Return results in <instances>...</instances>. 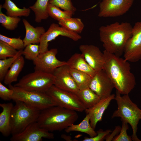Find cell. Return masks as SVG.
Instances as JSON below:
<instances>
[{
	"label": "cell",
	"instance_id": "cell-1",
	"mask_svg": "<svg viewBox=\"0 0 141 141\" xmlns=\"http://www.w3.org/2000/svg\"><path fill=\"white\" fill-rule=\"evenodd\" d=\"M104 69L121 95L129 94L136 84L135 76L131 71L130 65L123 58L104 50Z\"/></svg>",
	"mask_w": 141,
	"mask_h": 141
},
{
	"label": "cell",
	"instance_id": "cell-2",
	"mask_svg": "<svg viewBox=\"0 0 141 141\" xmlns=\"http://www.w3.org/2000/svg\"><path fill=\"white\" fill-rule=\"evenodd\" d=\"M133 27L127 22H116L99 28L100 40L105 50L120 57L132 35Z\"/></svg>",
	"mask_w": 141,
	"mask_h": 141
},
{
	"label": "cell",
	"instance_id": "cell-3",
	"mask_svg": "<svg viewBox=\"0 0 141 141\" xmlns=\"http://www.w3.org/2000/svg\"><path fill=\"white\" fill-rule=\"evenodd\" d=\"M78 117L77 111L55 105L41 110L37 122L49 132L61 131L74 124Z\"/></svg>",
	"mask_w": 141,
	"mask_h": 141
},
{
	"label": "cell",
	"instance_id": "cell-4",
	"mask_svg": "<svg viewBox=\"0 0 141 141\" xmlns=\"http://www.w3.org/2000/svg\"><path fill=\"white\" fill-rule=\"evenodd\" d=\"M114 99L117 103L118 108L114 112L111 118L120 117L121 121L129 124L132 130V141H141L137 134L138 125L141 120V109L132 101L128 94L121 96L116 90Z\"/></svg>",
	"mask_w": 141,
	"mask_h": 141
},
{
	"label": "cell",
	"instance_id": "cell-5",
	"mask_svg": "<svg viewBox=\"0 0 141 141\" xmlns=\"http://www.w3.org/2000/svg\"><path fill=\"white\" fill-rule=\"evenodd\" d=\"M15 101L11 114L12 135L21 132L30 124L37 121L41 111L22 101Z\"/></svg>",
	"mask_w": 141,
	"mask_h": 141
},
{
	"label": "cell",
	"instance_id": "cell-6",
	"mask_svg": "<svg viewBox=\"0 0 141 141\" xmlns=\"http://www.w3.org/2000/svg\"><path fill=\"white\" fill-rule=\"evenodd\" d=\"M9 88L14 91L12 100L22 101L27 104L42 110L57 104L46 93L26 90L11 84Z\"/></svg>",
	"mask_w": 141,
	"mask_h": 141
},
{
	"label": "cell",
	"instance_id": "cell-7",
	"mask_svg": "<svg viewBox=\"0 0 141 141\" xmlns=\"http://www.w3.org/2000/svg\"><path fill=\"white\" fill-rule=\"evenodd\" d=\"M55 81L53 74L34 70L23 76L14 85L27 90L45 93Z\"/></svg>",
	"mask_w": 141,
	"mask_h": 141
},
{
	"label": "cell",
	"instance_id": "cell-8",
	"mask_svg": "<svg viewBox=\"0 0 141 141\" xmlns=\"http://www.w3.org/2000/svg\"><path fill=\"white\" fill-rule=\"evenodd\" d=\"M45 93L53 99L57 106L78 112H83L86 109L76 94L61 89L54 85Z\"/></svg>",
	"mask_w": 141,
	"mask_h": 141
},
{
	"label": "cell",
	"instance_id": "cell-9",
	"mask_svg": "<svg viewBox=\"0 0 141 141\" xmlns=\"http://www.w3.org/2000/svg\"><path fill=\"white\" fill-rule=\"evenodd\" d=\"M134 0H102L99 4L98 16L100 17L120 16L127 13Z\"/></svg>",
	"mask_w": 141,
	"mask_h": 141
},
{
	"label": "cell",
	"instance_id": "cell-10",
	"mask_svg": "<svg viewBox=\"0 0 141 141\" xmlns=\"http://www.w3.org/2000/svg\"><path fill=\"white\" fill-rule=\"evenodd\" d=\"M124 56L128 62H136L141 60V21L133 27L132 35L126 44Z\"/></svg>",
	"mask_w": 141,
	"mask_h": 141
},
{
	"label": "cell",
	"instance_id": "cell-11",
	"mask_svg": "<svg viewBox=\"0 0 141 141\" xmlns=\"http://www.w3.org/2000/svg\"><path fill=\"white\" fill-rule=\"evenodd\" d=\"M57 49L53 48L40 53L33 61L34 70L52 74L57 68L67 64V62L61 61L57 58Z\"/></svg>",
	"mask_w": 141,
	"mask_h": 141
},
{
	"label": "cell",
	"instance_id": "cell-12",
	"mask_svg": "<svg viewBox=\"0 0 141 141\" xmlns=\"http://www.w3.org/2000/svg\"><path fill=\"white\" fill-rule=\"evenodd\" d=\"M62 36L77 41L81 38L78 34L70 31L55 23L51 24L48 30L42 36L39 43L40 53L48 50L49 43L57 37Z\"/></svg>",
	"mask_w": 141,
	"mask_h": 141
},
{
	"label": "cell",
	"instance_id": "cell-13",
	"mask_svg": "<svg viewBox=\"0 0 141 141\" xmlns=\"http://www.w3.org/2000/svg\"><path fill=\"white\" fill-rule=\"evenodd\" d=\"M54 134L41 128L37 121L30 124L21 132L12 135L11 141H41L43 138L52 139Z\"/></svg>",
	"mask_w": 141,
	"mask_h": 141
},
{
	"label": "cell",
	"instance_id": "cell-14",
	"mask_svg": "<svg viewBox=\"0 0 141 141\" xmlns=\"http://www.w3.org/2000/svg\"><path fill=\"white\" fill-rule=\"evenodd\" d=\"M89 87L101 99L110 96L115 88L113 83L103 69L96 72L92 78Z\"/></svg>",
	"mask_w": 141,
	"mask_h": 141
},
{
	"label": "cell",
	"instance_id": "cell-15",
	"mask_svg": "<svg viewBox=\"0 0 141 141\" xmlns=\"http://www.w3.org/2000/svg\"><path fill=\"white\" fill-rule=\"evenodd\" d=\"M55 77L54 85L57 87L76 94L79 90L67 64L56 68L52 74Z\"/></svg>",
	"mask_w": 141,
	"mask_h": 141
},
{
	"label": "cell",
	"instance_id": "cell-16",
	"mask_svg": "<svg viewBox=\"0 0 141 141\" xmlns=\"http://www.w3.org/2000/svg\"><path fill=\"white\" fill-rule=\"evenodd\" d=\"M79 49L86 61L95 70L103 69L104 54L98 47L92 45H81Z\"/></svg>",
	"mask_w": 141,
	"mask_h": 141
},
{
	"label": "cell",
	"instance_id": "cell-17",
	"mask_svg": "<svg viewBox=\"0 0 141 141\" xmlns=\"http://www.w3.org/2000/svg\"><path fill=\"white\" fill-rule=\"evenodd\" d=\"M115 96V95L112 94L108 97L101 98L93 107L85 109L86 114L89 115L91 125L95 130L97 123L102 120L103 114L111 102L114 99Z\"/></svg>",
	"mask_w": 141,
	"mask_h": 141
},
{
	"label": "cell",
	"instance_id": "cell-18",
	"mask_svg": "<svg viewBox=\"0 0 141 141\" xmlns=\"http://www.w3.org/2000/svg\"><path fill=\"white\" fill-rule=\"evenodd\" d=\"M22 22L25 28L26 34L23 39L25 47L30 44H39L41 38L46 32L42 26L34 27L26 19H24Z\"/></svg>",
	"mask_w": 141,
	"mask_h": 141
},
{
	"label": "cell",
	"instance_id": "cell-19",
	"mask_svg": "<svg viewBox=\"0 0 141 141\" xmlns=\"http://www.w3.org/2000/svg\"><path fill=\"white\" fill-rule=\"evenodd\" d=\"M67 62L69 68L85 73L92 77L96 72L86 61L81 53L74 54Z\"/></svg>",
	"mask_w": 141,
	"mask_h": 141
},
{
	"label": "cell",
	"instance_id": "cell-20",
	"mask_svg": "<svg viewBox=\"0 0 141 141\" xmlns=\"http://www.w3.org/2000/svg\"><path fill=\"white\" fill-rule=\"evenodd\" d=\"M13 105L11 102L0 104L2 109L0 114V132L5 137L11 134V114Z\"/></svg>",
	"mask_w": 141,
	"mask_h": 141
},
{
	"label": "cell",
	"instance_id": "cell-21",
	"mask_svg": "<svg viewBox=\"0 0 141 141\" xmlns=\"http://www.w3.org/2000/svg\"><path fill=\"white\" fill-rule=\"evenodd\" d=\"M25 60L22 55L18 57L10 67L5 75L3 81L7 85H9L16 81L18 77L23 68Z\"/></svg>",
	"mask_w": 141,
	"mask_h": 141
},
{
	"label": "cell",
	"instance_id": "cell-22",
	"mask_svg": "<svg viewBox=\"0 0 141 141\" xmlns=\"http://www.w3.org/2000/svg\"><path fill=\"white\" fill-rule=\"evenodd\" d=\"M76 94L86 109L92 107L101 99L89 87L79 90Z\"/></svg>",
	"mask_w": 141,
	"mask_h": 141
},
{
	"label": "cell",
	"instance_id": "cell-23",
	"mask_svg": "<svg viewBox=\"0 0 141 141\" xmlns=\"http://www.w3.org/2000/svg\"><path fill=\"white\" fill-rule=\"evenodd\" d=\"M91 126L90 123L89 115L86 114L85 118L81 122L77 125L73 124L65 130L67 133L72 131L83 132L88 134L90 137L96 136L97 133Z\"/></svg>",
	"mask_w": 141,
	"mask_h": 141
},
{
	"label": "cell",
	"instance_id": "cell-24",
	"mask_svg": "<svg viewBox=\"0 0 141 141\" xmlns=\"http://www.w3.org/2000/svg\"><path fill=\"white\" fill-rule=\"evenodd\" d=\"M49 0H37L34 4L29 8L34 13L35 21L40 23L43 20L46 19L49 17L47 7Z\"/></svg>",
	"mask_w": 141,
	"mask_h": 141
},
{
	"label": "cell",
	"instance_id": "cell-25",
	"mask_svg": "<svg viewBox=\"0 0 141 141\" xmlns=\"http://www.w3.org/2000/svg\"><path fill=\"white\" fill-rule=\"evenodd\" d=\"M5 0L2 8L6 10L7 15L14 17H27L29 15L31 10L30 8L24 7L22 9L20 8L11 0Z\"/></svg>",
	"mask_w": 141,
	"mask_h": 141
},
{
	"label": "cell",
	"instance_id": "cell-26",
	"mask_svg": "<svg viewBox=\"0 0 141 141\" xmlns=\"http://www.w3.org/2000/svg\"><path fill=\"white\" fill-rule=\"evenodd\" d=\"M70 71L79 90L89 87L91 77L85 73L70 68Z\"/></svg>",
	"mask_w": 141,
	"mask_h": 141
},
{
	"label": "cell",
	"instance_id": "cell-27",
	"mask_svg": "<svg viewBox=\"0 0 141 141\" xmlns=\"http://www.w3.org/2000/svg\"><path fill=\"white\" fill-rule=\"evenodd\" d=\"M61 26L67 29L79 34L83 31L84 25L81 20L78 18H70L58 21Z\"/></svg>",
	"mask_w": 141,
	"mask_h": 141
},
{
	"label": "cell",
	"instance_id": "cell-28",
	"mask_svg": "<svg viewBox=\"0 0 141 141\" xmlns=\"http://www.w3.org/2000/svg\"><path fill=\"white\" fill-rule=\"evenodd\" d=\"M47 11L49 16L58 21L71 18L74 14L70 11H62L60 8L49 3Z\"/></svg>",
	"mask_w": 141,
	"mask_h": 141
},
{
	"label": "cell",
	"instance_id": "cell-29",
	"mask_svg": "<svg viewBox=\"0 0 141 141\" xmlns=\"http://www.w3.org/2000/svg\"><path fill=\"white\" fill-rule=\"evenodd\" d=\"M2 5H0V23L6 29L13 30L17 27L21 21L19 17H14L6 15L2 11Z\"/></svg>",
	"mask_w": 141,
	"mask_h": 141
},
{
	"label": "cell",
	"instance_id": "cell-30",
	"mask_svg": "<svg viewBox=\"0 0 141 141\" xmlns=\"http://www.w3.org/2000/svg\"><path fill=\"white\" fill-rule=\"evenodd\" d=\"M23 50H18L15 56L0 60V81H3L4 77L8 69L15 60L19 56L22 55Z\"/></svg>",
	"mask_w": 141,
	"mask_h": 141
},
{
	"label": "cell",
	"instance_id": "cell-31",
	"mask_svg": "<svg viewBox=\"0 0 141 141\" xmlns=\"http://www.w3.org/2000/svg\"><path fill=\"white\" fill-rule=\"evenodd\" d=\"M40 54L39 45L30 44L27 45L22 51V55L27 60L32 61L35 60Z\"/></svg>",
	"mask_w": 141,
	"mask_h": 141
},
{
	"label": "cell",
	"instance_id": "cell-32",
	"mask_svg": "<svg viewBox=\"0 0 141 141\" xmlns=\"http://www.w3.org/2000/svg\"><path fill=\"white\" fill-rule=\"evenodd\" d=\"M18 51L6 43L0 40V59H3L15 56Z\"/></svg>",
	"mask_w": 141,
	"mask_h": 141
},
{
	"label": "cell",
	"instance_id": "cell-33",
	"mask_svg": "<svg viewBox=\"0 0 141 141\" xmlns=\"http://www.w3.org/2000/svg\"><path fill=\"white\" fill-rule=\"evenodd\" d=\"M0 40L3 41L18 50H23L25 48L23 40L19 37L18 38H11L0 34Z\"/></svg>",
	"mask_w": 141,
	"mask_h": 141
},
{
	"label": "cell",
	"instance_id": "cell-34",
	"mask_svg": "<svg viewBox=\"0 0 141 141\" xmlns=\"http://www.w3.org/2000/svg\"><path fill=\"white\" fill-rule=\"evenodd\" d=\"M49 3L64 10L70 11L74 14L76 10L71 0H49Z\"/></svg>",
	"mask_w": 141,
	"mask_h": 141
},
{
	"label": "cell",
	"instance_id": "cell-35",
	"mask_svg": "<svg viewBox=\"0 0 141 141\" xmlns=\"http://www.w3.org/2000/svg\"><path fill=\"white\" fill-rule=\"evenodd\" d=\"M122 126L120 131L118 135L113 139V141H132L131 136L128 135L127 131L129 129L128 123L122 121Z\"/></svg>",
	"mask_w": 141,
	"mask_h": 141
},
{
	"label": "cell",
	"instance_id": "cell-36",
	"mask_svg": "<svg viewBox=\"0 0 141 141\" xmlns=\"http://www.w3.org/2000/svg\"><path fill=\"white\" fill-rule=\"evenodd\" d=\"M112 132L110 129L104 131L100 129L97 131V135L93 137H86L82 140L83 141H102L105 139V137Z\"/></svg>",
	"mask_w": 141,
	"mask_h": 141
},
{
	"label": "cell",
	"instance_id": "cell-37",
	"mask_svg": "<svg viewBox=\"0 0 141 141\" xmlns=\"http://www.w3.org/2000/svg\"><path fill=\"white\" fill-rule=\"evenodd\" d=\"M13 93V90L8 88L0 81V97L1 99L5 101L12 99Z\"/></svg>",
	"mask_w": 141,
	"mask_h": 141
},
{
	"label": "cell",
	"instance_id": "cell-38",
	"mask_svg": "<svg viewBox=\"0 0 141 141\" xmlns=\"http://www.w3.org/2000/svg\"><path fill=\"white\" fill-rule=\"evenodd\" d=\"M121 127L119 126L115 127L114 130L105 137V139L106 141H112L113 138L119 133Z\"/></svg>",
	"mask_w": 141,
	"mask_h": 141
},
{
	"label": "cell",
	"instance_id": "cell-39",
	"mask_svg": "<svg viewBox=\"0 0 141 141\" xmlns=\"http://www.w3.org/2000/svg\"><path fill=\"white\" fill-rule=\"evenodd\" d=\"M62 138L67 141H72V138L71 137L69 136H67L64 134H62L61 135Z\"/></svg>",
	"mask_w": 141,
	"mask_h": 141
}]
</instances>
